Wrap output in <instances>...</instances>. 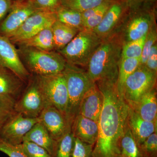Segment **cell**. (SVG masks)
Listing matches in <instances>:
<instances>
[{
  "instance_id": "5b68a950",
  "label": "cell",
  "mask_w": 157,
  "mask_h": 157,
  "mask_svg": "<svg viewBox=\"0 0 157 157\" xmlns=\"http://www.w3.org/2000/svg\"><path fill=\"white\" fill-rule=\"evenodd\" d=\"M155 4L130 8L123 25L118 33L123 44L146 36L152 25L156 21Z\"/></svg>"
},
{
  "instance_id": "7402d4cb",
  "label": "cell",
  "mask_w": 157,
  "mask_h": 157,
  "mask_svg": "<svg viewBox=\"0 0 157 157\" xmlns=\"http://www.w3.org/2000/svg\"><path fill=\"white\" fill-rule=\"evenodd\" d=\"M54 49L58 52L64 48L80 31L56 20L52 25Z\"/></svg>"
},
{
  "instance_id": "8992f818",
  "label": "cell",
  "mask_w": 157,
  "mask_h": 157,
  "mask_svg": "<svg viewBox=\"0 0 157 157\" xmlns=\"http://www.w3.org/2000/svg\"><path fill=\"white\" fill-rule=\"evenodd\" d=\"M21 53L28 68L35 76H45L63 73L67 62L58 52L45 51L21 47Z\"/></svg>"
},
{
  "instance_id": "ab89813d",
  "label": "cell",
  "mask_w": 157,
  "mask_h": 157,
  "mask_svg": "<svg viewBox=\"0 0 157 157\" xmlns=\"http://www.w3.org/2000/svg\"><path fill=\"white\" fill-rule=\"evenodd\" d=\"M127 4L130 8H134L149 4H155L157 0H121Z\"/></svg>"
},
{
  "instance_id": "5bb4252c",
  "label": "cell",
  "mask_w": 157,
  "mask_h": 157,
  "mask_svg": "<svg viewBox=\"0 0 157 157\" xmlns=\"http://www.w3.org/2000/svg\"><path fill=\"white\" fill-rule=\"evenodd\" d=\"M36 11L28 2L13 1L9 14L0 25V35L11 37L29 16Z\"/></svg>"
},
{
  "instance_id": "277c9868",
  "label": "cell",
  "mask_w": 157,
  "mask_h": 157,
  "mask_svg": "<svg viewBox=\"0 0 157 157\" xmlns=\"http://www.w3.org/2000/svg\"><path fill=\"white\" fill-rule=\"evenodd\" d=\"M102 39L93 30L80 31L64 48L59 51L68 63L86 69L90 59Z\"/></svg>"
},
{
  "instance_id": "4dcf8cb0",
  "label": "cell",
  "mask_w": 157,
  "mask_h": 157,
  "mask_svg": "<svg viewBox=\"0 0 157 157\" xmlns=\"http://www.w3.org/2000/svg\"><path fill=\"white\" fill-rule=\"evenodd\" d=\"M105 0H60L61 6L80 12L99 6Z\"/></svg>"
},
{
  "instance_id": "d590c367",
  "label": "cell",
  "mask_w": 157,
  "mask_h": 157,
  "mask_svg": "<svg viewBox=\"0 0 157 157\" xmlns=\"http://www.w3.org/2000/svg\"><path fill=\"white\" fill-rule=\"evenodd\" d=\"M20 144L13 145L0 137V151L9 157H28L24 152Z\"/></svg>"
},
{
  "instance_id": "f1b7e54d",
  "label": "cell",
  "mask_w": 157,
  "mask_h": 157,
  "mask_svg": "<svg viewBox=\"0 0 157 157\" xmlns=\"http://www.w3.org/2000/svg\"><path fill=\"white\" fill-rule=\"evenodd\" d=\"M16 101L9 96L0 95V132L8 121L16 113Z\"/></svg>"
},
{
  "instance_id": "ffe728a7",
  "label": "cell",
  "mask_w": 157,
  "mask_h": 157,
  "mask_svg": "<svg viewBox=\"0 0 157 157\" xmlns=\"http://www.w3.org/2000/svg\"><path fill=\"white\" fill-rule=\"evenodd\" d=\"M156 87L144 94L134 105L130 107L143 119L157 121Z\"/></svg>"
},
{
  "instance_id": "9a60e30c",
  "label": "cell",
  "mask_w": 157,
  "mask_h": 157,
  "mask_svg": "<svg viewBox=\"0 0 157 157\" xmlns=\"http://www.w3.org/2000/svg\"><path fill=\"white\" fill-rule=\"evenodd\" d=\"M39 118L54 140H58L71 127L68 124L64 114L50 104L45 106Z\"/></svg>"
},
{
  "instance_id": "4fadbf2b",
  "label": "cell",
  "mask_w": 157,
  "mask_h": 157,
  "mask_svg": "<svg viewBox=\"0 0 157 157\" xmlns=\"http://www.w3.org/2000/svg\"><path fill=\"white\" fill-rule=\"evenodd\" d=\"M0 66L8 69L25 82L28 80L30 73L8 37L0 35Z\"/></svg>"
},
{
  "instance_id": "1f68e13d",
  "label": "cell",
  "mask_w": 157,
  "mask_h": 157,
  "mask_svg": "<svg viewBox=\"0 0 157 157\" xmlns=\"http://www.w3.org/2000/svg\"><path fill=\"white\" fill-rule=\"evenodd\" d=\"M157 32L156 21L152 25L146 34L142 54L140 57V66H144L152 47L157 42Z\"/></svg>"
},
{
  "instance_id": "d4e9b609",
  "label": "cell",
  "mask_w": 157,
  "mask_h": 157,
  "mask_svg": "<svg viewBox=\"0 0 157 157\" xmlns=\"http://www.w3.org/2000/svg\"><path fill=\"white\" fill-rule=\"evenodd\" d=\"M75 141V137L70 127L60 138L55 140L52 157H71Z\"/></svg>"
},
{
  "instance_id": "7c38bea8",
  "label": "cell",
  "mask_w": 157,
  "mask_h": 157,
  "mask_svg": "<svg viewBox=\"0 0 157 157\" xmlns=\"http://www.w3.org/2000/svg\"><path fill=\"white\" fill-rule=\"evenodd\" d=\"M40 121L39 118L25 116L16 112L0 132V137L13 145H19L29 131Z\"/></svg>"
},
{
  "instance_id": "7bdbcfd3",
  "label": "cell",
  "mask_w": 157,
  "mask_h": 157,
  "mask_svg": "<svg viewBox=\"0 0 157 157\" xmlns=\"http://www.w3.org/2000/svg\"></svg>"
},
{
  "instance_id": "cb8c5ba5",
  "label": "cell",
  "mask_w": 157,
  "mask_h": 157,
  "mask_svg": "<svg viewBox=\"0 0 157 157\" xmlns=\"http://www.w3.org/2000/svg\"><path fill=\"white\" fill-rule=\"evenodd\" d=\"M55 12L56 20L59 22L80 31L84 29L82 12L80 11L60 5Z\"/></svg>"
},
{
  "instance_id": "e575fe53",
  "label": "cell",
  "mask_w": 157,
  "mask_h": 157,
  "mask_svg": "<svg viewBox=\"0 0 157 157\" xmlns=\"http://www.w3.org/2000/svg\"><path fill=\"white\" fill-rule=\"evenodd\" d=\"M27 2L37 11L55 12L60 6V0H29Z\"/></svg>"
},
{
  "instance_id": "9c48e42d",
  "label": "cell",
  "mask_w": 157,
  "mask_h": 157,
  "mask_svg": "<svg viewBox=\"0 0 157 157\" xmlns=\"http://www.w3.org/2000/svg\"><path fill=\"white\" fill-rule=\"evenodd\" d=\"M47 105L35 76L15 102L14 107L16 112L25 116L38 118Z\"/></svg>"
},
{
  "instance_id": "4316f807",
  "label": "cell",
  "mask_w": 157,
  "mask_h": 157,
  "mask_svg": "<svg viewBox=\"0 0 157 157\" xmlns=\"http://www.w3.org/2000/svg\"><path fill=\"white\" fill-rule=\"evenodd\" d=\"M121 154L126 157H142L127 123L120 142Z\"/></svg>"
},
{
  "instance_id": "6da1fadb",
  "label": "cell",
  "mask_w": 157,
  "mask_h": 157,
  "mask_svg": "<svg viewBox=\"0 0 157 157\" xmlns=\"http://www.w3.org/2000/svg\"><path fill=\"white\" fill-rule=\"evenodd\" d=\"M117 79L96 82L104 97V104L98 121V139L92 157H118L120 142L127 123L129 106L118 92Z\"/></svg>"
},
{
  "instance_id": "d6a6232c",
  "label": "cell",
  "mask_w": 157,
  "mask_h": 157,
  "mask_svg": "<svg viewBox=\"0 0 157 157\" xmlns=\"http://www.w3.org/2000/svg\"><path fill=\"white\" fill-rule=\"evenodd\" d=\"M138 147L142 157H157V132L150 135Z\"/></svg>"
},
{
  "instance_id": "44dd1931",
  "label": "cell",
  "mask_w": 157,
  "mask_h": 157,
  "mask_svg": "<svg viewBox=\"0 0 157 157\" xmlns=\"http://www.w3.org/2000/svg\"><path fill=\"white\" fill-rule=\"evenodd\" d=\"M23 141L33 142L45 148L52 155L55 140L51 137L48 131L40 121L25 135Z\"/></svg>"
},
{
  "instance_id": "836d02e7",
  "label": "cell",
  "mask_w": 157,
  "mask_h": 157,
  "mask_svg": "<svg viewBox=\"0 0 157 157\" xmlns=\"http://www.w3.org/2000/svg\"><path fill=\"white\" fill-rule=\"evenodd\" d=\"M20 145L28 157H52L45 148L33 142L23 141Z\"/></svg>"
},
{
  "instance_id": "52a82bcc",
  "label": "cell",
  "mask_w": 157,
  "mask_h": 157,
  "mask_svg": "<svg viewBox=\"0 0 157 157\" xmlns=\"http://www.w3.org/2000/svg\"><path fill=\"white\" fill-rule=\"evenodd\" d=\"M157 74L144 66H139L127 78L122 97L129 107H132L144 94L156 87Z\"/></svg>"
},
{
  "instance_id": "2e32d148",
  "label": "cell",
  "mask_w": 157,
  "mask_h": 157,
  "mask_svg": "<svg viewBox=\"0 0 157 157\" xmlns=\"http://www.w3.org/2000/svg\"><path fill=\"white\" fill-rule=\"evenodd\" d=\"M103 104L104 97L95 82L83 96L79 106V114L98 122Z\"/></svg>"
},
{
  "instance_id": "74e56055",
  "label": "cell",
  "mask_w": 157,
  "mask_h": 157,
  "mask_svg": "<svg viewBox=\"0 0 157 157\" xmlns=\"http://www.w3.org/2000/svg\"><path fill=\"white\" fill-rule=\"evenodd\" d=\"M148 70L157 74V44L153 45L144 65Z\"/></svg>"
},
{
  "instance_id": "ac0fdd59",
  "label": "cell",
  "mask_w": 157,
  "mask_h": 157,
  "mask_svg": "<svg viewBox=\"0 0 157 157\" xmlns=\"http://www.w3.org/2000/svg\"><path fill=\"white\" fill-rule=\"evenodd\" d=\"M71 129L75 137L94 146L98 138V122L79 114L73 121Z\"/></svg>"
},
{
  "instance_id": "7a4b0ae2",
  "label": "cell",
  "mask_w": 157,
  "mask_h": 157,
  "mask_svg": "<svg viewBox=\"0 0 157 157\" xmlns=\"http://www.w3.org/2000/svg\"><path fill=\"white\" fill-rule=\"evenodd\" d=\"M123 42L118 34L103 39L90 59L86 70L95 82L117 79Z\"/></svg>"
},
{
  "instance_id": "3957f363",
  "label": "cell",
  "mask_w": 157,
  "mask_h": 157,
  "mask_svg": "<svg viewBox=\"0 0 157 157\" xmlns=\"http://www.w3.org/2000/svg\"><path fill=\"white\" fill-rule=\"evenodd\" d=\"M66 79L68 93V103L66 119L71 126L79 114V106L85 93L95 84L85 68L67 63L63 72Z\"/></svg>"
},
{
  "instance_id": "e0dca14e",
  "label": "cell",
  "mask_w": 157,
  "mask_h": 157,
  "mask_svg": "<svg viewBox=\"0 0 157 157\" xmlns=\"http://www.w3.org/2000/svg\"><path fill=\"white\" fill-rule=\"evenodd\" d=\"M127 123L138 146L150 135L157 132V121L144 120L129 106Z\"/></svg>"
},
{
  "instance_id": "484cf974",
  "label": "cell",
  "mask_w": 157,
  "mask_h": 157,
  "mask_svg": "<svg viewBox=\"0 0 157 157\" xmlns=\"http://www.w3.org/2000/svg\"><path fill=\"white\" fill-rule=\"evenodd\" d=\"M140 63L139 58L121 59L118 66L117 88L122 97L126 80L140 66Z\"/></svg>"
},
{
  "instance_id": "f35d334b",
  "label": "cell",
  "mask_w": 157,
  "mask_h": 157,
  "mask_svg": "<svg viewBox=\"0 0 157 157\" xmlns=\"http://www.w3.org/2000/svg\"><path fill=\"white\" fill-rule=\"evenodd\" d=\"M12 3V0H0V21L2 20L10 11Z\"/></svg>"
},
{
  "instance_id": "ba28073f",
  "label": "cell",
  "mask_w": 157,
  "mask_h": 157,
  "mask_svg": "<svg viewBox=\"0 0 157 157\" xmlns=\"http://www.w3.org/2000/svg\"><path fill=\"white\" fill-rule=\"evenodd\" d=\"M35 77L47 104L56 107L65 116L68 93L63 73L49 76H35Z\"/></svg>"
},
{
  "instance_id": "b9f144b4",
  "label": "cell",
  "mask_w": 157,
  "mask_h": 157,
  "mask_svg": "<svg viewBox=\"0 0 157 157\" xmlns=\"http://www.w3.org/2000/svg\"><path fill=\"white\" fill-rule=\"evenodd\" d=\"M118 157H126L125 156L123 155L120 154L118 156Z\"/></svg>"
},
{
  "instance_id": "30bf717a",
  "label": "cell",
  "mask_w": 157,
  "mask_h": 157,
  "mask_svg": "<svg viewBox=\"0 0 157 157\" xmlns=\"http://www.w3.org/2000/svg\"><path fill=\"white\" fill-rule=\"evenodd\" d=\"M130 9L121 0H114L101 22L93 31L102 40L118 33Z\"/></svg>"
},
{
  "instance_id": "603a6c76",
  "label": "cell",
  "mask_w": 157,
  "mask_h": 157,
  "mask_svg": "<svg viewBox=\"0 0 157 157\" xmlns=\"http://www.w3.org/2000/svg\"><path fill=\"white\" fill-rule=\"evenodd\" d=\"M52 26L43 29L33 37L18 44L22 47H29L45 51L54 50Z\"/></svg>"
},
{
  "instance_id": "f546056e",
  "label": "cell",
  "mask_w": 157,
  "mask_h": 157,
  "mask_svg": "<svg viewBox=\"0 0 157 157\" xmlns=\"http://www.w3.org/2000/svg\"><path fill=\"white\" fill-rule=\"evenodd\" d=\"M146 36L140 39L124 43L121 59H140L143 51Z\"/></svg>"
},
{
  "instance_id": "d6986e66",
  "label": "cell",
  "mask_w": 157,
  "mask_h": 157,
  "mask_svg": "<svg viewBox=\"0 0 157 157\" xmlns=\"http://www.w3.org/2000/svg\"><path fill=\"white\" fill-rule=\"evenodd\" d=\"M25 82L11 71L0 66V95L17 101L24 91Z\"/></svg>"
},
{
  "instance_id": "60d3db41",
  "label": "cell",
  "mask_w": 157,
  "mask_h": 157,
  "mask_svg": "<svg viewBox=\"0 0 157 157\" xmlns=\"http://www.w3.org/2000/svg\"><path fill=\"white\" fill-rule=\"evenodd\" d=\"M29 0H14V1H16V2H27Z\"/></svg>"
},
{
  "instance_id": "83f0119b",
  "label": "cell",
  "mask_w": 157,
  "mask_h": 157,
  "mask_svg": "<svg viewBox=\"0 0 157 157\" xmlns=\"http://www.w3.org/2000/svg\"><path fill=\"white\" fill-rule=\"evenodd\" d=\"M114 0H105L104 2L94 8V14L91 17L83 22L84 29L93 30L101 22L109 7Z\"/></svg>"
},
{
  "instance_id": "8fae6325",
  "label": "cell",
  "mask_w": 157,
  "mask_h": 157,
  "mask_svg": "<svg viewBox=\"0 0 157 157\" xmlns=\"http://www.w3.org/2000/svg\"><path fill=\"white\" fill-rule=\"evenodd\" d=\"M57 20L53 11H38L32 14L9 39L13 44L25 41L43 29L51 26Z\"/></svg>"
},
{
  "instance_id": "8d00e7d4",
  "label": "cell",
  "mask_w": 157,
  "mask_h": 157,
  "mask_svg": "<svg viewBox=\"0 0 157 157\" xmlns=\"http://www.w3.org/2000/svg\"><path fill=\"white\" fill-rule=\"evenodd\" d=\"M94 146L75 137V145L71 157H92Z\"/></svg>"
}]
</instances>
